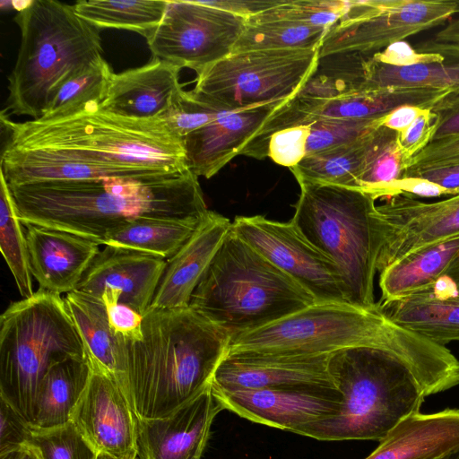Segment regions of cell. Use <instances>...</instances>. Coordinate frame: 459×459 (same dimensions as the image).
<instances>
[{
	"label": "cell",
	"instance_id": "cell-30",
	"mask_svg": "<svg viewBox=\"0 0 459 459\" xmlns=\"http://www.w3.org/2000/svg\"><path fill=\"white\" fill-rule=\"evenodd\" d=\"M203 218H140L111 231L102 245L132 249L168 260L189 239Z\"/></svg>",
	"mask_w": 459,
	"mask_h": 459
},
{
	"label": "cell",
	"instance_id": "cell-21",
	"mask_svg": "<svg viewBox=\"0 0 459 459\" xmlns=\"http://www.w3.org/2000/svg\"><path fill=\"white\" fill-rule=\"evenodd\" d=\"M181 69L152 56L142 66L113 73L100 107L122 117L161 119L184 91L179 82Z\"/></svg>",
	"mask_w": 459,
	"mask_h": 459
},
{
	"label": "cell",
	"instance_id": "cell-36",
	"mask_svg": "<svg viewBox=\"0 0 459 459\" xmlns=\"http://www.w3.org/2000/svg\"><path fill=\"white\" fill-rule=\"evenodd\" d=\"M112 74L110 65L102 58L74 74L57 89L39 118L65 117L91 104L100 105Z\"/></svg>",
	"mask_w": 459,
	"mask_h": 459
},
{
	"label": "cell",
	"instance_id": "cell-48",
	"mask_svg": "<svg viewBox=\"0 0 459 459\" xmlns=\"http://www.w3.org/2000/svg\"><path fill=\"white\" fill-rule=\"evenodd\" d=\"M284 0H212L207 4L246 18L247 20L281 4Z\"/></svg>",
	"mask_w": 459,
	"mask_h": 459
},
{
	"label": "cell",
	"instance_id": "cell-23",
	"mask_svg": "<svg viewBox=\"0 0 459 459\" xmlns=\"http://www.w3.org/2000/svg\"><path fill=\"white\" fill-rule=\"evenodd\" d=\"M446 90L427 88H387L362 91L327 100L299 96L290 103L311 123L316 119L360 120L378 118L403 105L431 108L450 96Z\"/></svg>",
	"mask_w": 459,
	"mask_h": 459
},
{
	"label": "cell",
	"instance_id": "cell-45",
	"mask_svg": "<svg viewBox=\"0 0 459 459\" xmlns=\"http://www.w3.org/2000/svg\"><path fill=\"white\" fill-rule=\"evenodd\" d=\"M368 56L375 62L396 67L434 63L442 61L444 58L437 52H420L405 40L392 43Z\"/></svg>",
	"mask_w": 459,
	"mask_h": 459
},
{
	"label": "cell",
	"instance_id": "cell-18",
	"mask_svg": "<svg viewBox=\"0 0 459 459\" xmlns=\"http://www.w3.org/2000/svg\"><path fill=\"white\" fill-rule=\"evenodd\" d=\"M166 260L135 250L104 246L84 273L76 290L100 298L117 291L120 303L143 315L151 307Z\"/></svg>",
	"mask_w": 459,
	"mask_h": 459
},
{
	"label": "cell",
	"instance_id": "cell-28",
	"mask_svg": "<svg viewBox=\"0 0 459 459\" xmlns=\"http://www.w3.org/2000/svg\"><path fill=\"white\" fill-rule=\"evenodd\" d=\"M459 253V236L419 250L379 273L382 302L433 288Z\"/></svg>",
	"mask_w": 459,
	"mask_h": 459
},
{
	"label": "cell",
	"instance_id": "cell-12",
	"mask_svg": "<svg viewBox=\"0 0 459 459\" xmlns=\"http://www.w3.org/2000/svg\"><path fill=\"white\" fill-rule=\"evenodd\" d=\"M231 229L310 293L316 302L348 301L334 262L310 243L291 220L281 222L262 215L237 216Z\"/></svg>",
	"mask_w": 459,
	"mask_h": 459
},
{
	"label": "cell",
	"instance_id": "cell-51",
	"mask_svg": "<svg viewBox=\"0 0 459 459\" xmlns=\"http://www.w3.org/2000/svg\"><path fill=\"white\" fill-rule=\"evenodd\" d=\"M0 459H42L39 452L30 444H24L0 453Z\"/></svg>",
	"mask_w": 459,
	"mask_h": 459
},
{
	"label": "cell",
	"instance_id": "cell-39",
	"mask_svg": "<svg viewBox=\"0 0 459 459\" xmlns=\"http://www.w3.org/2000/svg\"><path fill=\"white\" fill-rule=\"evenodd\" d=\"M382 118L383 117L360 120H314L310 123L307 155L354 143L380 126Z\"/></svg>",
	"mask_w": 459,
	"mask_h": 459
},
{
	"label": "cell",
	"instance_id": "cell-29",
	"mask_svg": "<svg viewBox=\"0 0 459 459\" xmlns=\"http://www.w3.org/2000/svg\"><path fill=\"white\" fill-rule=\"evenodd\" d=\"M64 299L84 343L86 356L99 363L119 385V339L110 328L105 304L100 299L79 290L67 293Z\"/></svg>",
	"mask_w": 459,
	"mask_h": 459
},
{
	"label": "cell",
	"instance_id": "cell-15",
	"mask_svg": "<svg viewBox=\"0 0 459 459\" xmlns=\"http://www.w3.org/2000/svg\"><path fill=\"white\" fill-rule=\"evenodd\" d=\"M212 392L224 410L255 423L293 433L306 424L336 415L342 402L338 389L327 387Z\"/></svg>",
	"mask_w": 459,
	"mask_h": 459
},
{
	"label": "cell",
	"instance_id": "cell-34",
	"mask_svg": "<svg viewBox=\"0 0 459 459\" xmlns=\"http://www.w3.org/2000/svg\"><path fill=\"white\" fill-rule=\"evenodd\" d=\"M405 161L396 141V132L382 126L372 131L358 178L357 188L383 199L386 187L403 178Z\"/></svg>",
	"mask_w": 459,
	"mask_h": 459
},
{
	"label": "cell",
	"instance_id": "cell-25",
	"mask_svg": "<svg viewBox=\"0 0 459 459\" xmlns=\"http://www.w3.org/2000/svg\"><path fill=\"white\" fill-rule=\"evenodd\" d=\"M459 446V409L415 413L365 459H437Z\"/></svg>",
	"mask_w": 459,
	"mask_h": 459
},
{
	"label": "cell",
	"instance_id": "cell-22",
	"mask_svg": "<svg viewBox=\"0 0 459 459\" xmlns=\"http://www.w3.org/2000/svg\"><path fill=\"white\" fill-rule=\"evenodd\" d=\"M230 230L228 218L208 211L189 239L166 260L151 307H189L195 289Z\"/></svg>",
	"mask_w": 459,
	"mask_h": 459
},
{
	"label": "cell",
	"instance_id": "cell-43",
	"mask_svg": "<svg viewBox=\"0 0 459 459\" xmlns=\"http://www.w3.org/2000/svg\"><path fill=\"white\" fill-rule=\"evenodd\" d=\"M455 164H459V135L430 142L407 162L405 171L423 170Z\"/></svg>",
	"mask_w": 459,
	"mask_h": 459
},
{
	"label": "cell",
	"instance_id": "cell-7",
	"mask_svg": "<svg viewBox=\"0 0 459 459\" xmlns=\"http://www.w3.org/2000/svg\"><path fill=\"white\" fill-rule=\"evenodd\" d=\"M300 195L291 221L336 264L349 302L373 307L380 250L377 200L353 187L297 180Z\"/></svg>",
	"mask_w": 459,
	"mask_h": 459
},
{
	"label": "cell",
	"instance_id": "cell-24",
	"mask_svg": "<svg viewBox=\"0 0 459 459\" xmlns=\"http://www.w3.org/2000/svg\"><path fill=\"white\" fill-rule=\"evenodd\" d=\"M379 304L394 322L437 345L459 342V292L444 277L429 290Z\"/></svg>",
	"mask_w": 459,
	"mask_h": 459
},
{
	"label": "cell",
	"instance_id": "cell-33",
	"mask_svg": "<svg viewBox=\"0 0 459 459\" xmlns=\"http://www.w3.org/2000/svg\"><path fill=\"white\" fill-rule=\"evenodd\" d=\"M328 30L326 28L288 20L247 19L232 52L316 50L320 48Z\"/></svg>",
	"mask_w": 459,
	"mask_h": 459
},
{
	"label": "cell",
	"instance_id": "cell-46",
	"mask_svg": "<svg viewBox=\"0 0 459 459\" xmlns=\"http://www.w3.org/2000/svg\"><path fill=\"white\" fill-rule=\"evenodd\" d=\"M29 433V423L0 398V453L26 444Z\"/></svg>",
	"mask_w": 459,
	"mask_h": 459
},
{
	"label": "cell",
	"instance_id": "cell-8",
	"mask_svg": "<svg viewBox=\"0 0 459 459\" xmlns=\"http://www.w3.org/2000/svg\"><path fill=\"white\" fill-rule=\"evenodd\" d=\"M69 358H86L84 343L61 295L39 289L0 316V398L30 425L40 381Z\"/></svg>",
	"mask_w": 459,
	"mask_h": 459
},
{
	"label": "cell",
	"instance_id": "cell-31",
	"mask_svg": "<svg viewBox=\"0 0 459 459\" xmlns=\"http://www.w3.org/2000/svg\"><path fill=\"white\" fill-rule=\"evenodd\" d=\"M167 0L78 1L76 13L97 29L134 31L145 39L160 24L167 8Z\"/></svg>",
	"mask_w": 459,
	"mask_h": 459
},
{
	"label": "cell",
	"instance_id": "cell-54",
	"mask_svg": "<svg viewBox=\"0 0 459 459\" xmlns=\"http://www.w3.org/2000/svg\"><path fill=\"white\" fill-rule=\"evenodd\" d=\"M96 459H137V451L124 457H116L108 453L99 452L97 454Z\"/></svg>",
	"mask_w": 459,
	"mask_h": 459
},
{
	"label": "cell",
	"instance_id": "cell-38",
	"mask_svg": "<svg viewBox=\"0 0 459 459\" xmlns=\"http://www.w3.org/2000/svg\"><path fill=\"white\" fill-rule=\"evenodd\" d=\"M28 444L38 449L42 459H96V452L70 420L48 429L29 425Z\"/></svg>",
	"mask_w": 459,
	"mask_h": 459
},
{
	"label": "cell",
	"instance_id": "cell-27",
	"mask_svg": "<svg viewBox=\"0 0 459 459\" xmlns=\"http://www.w3.org/2000/svg\"><path fill=\"white\" fill-rule=\"evenodd\" d=\"M91 371L87 357L69 358L51 366L39 383L33 421L29 425L48 429L68 423L86 388Z\"/></svg>",
	"mask_w": 459,
	"mask_h": 459
},
{
	"label": "cell",
	"instance_id": "cell-1",
	"mask_svg": "<svg viewBox=\"0 0 459 459\" xmlns=\"http://www.w3.org/2000/svg\"><path fill=\"white\" fill-rule=\"evenodd\" d=\"M100 106L24 122H13L2 111L7 137L0 172L7 184L151 180L188 169L184 141L164 120L122 117Z\"/></svg>",
	"mask_w": 459,
	"mask_h": 459
},
{
	"label": "cell",
	"instance_id": "cell-6",
	"mask_svg": "<svg viewBox=\"0 0 459 459\" xmlns=\"http://www.w3.org/2000/svg\"><path fill=\"white\" fill-rule=\"evenodd\" d=\"M315 302L310 293L231 229L195 289L189 307L235 336Z\"/></svg>",
	"mask_w": 459,
	"mask_h": 459
},
{
	"label": "cell",
	"instance_id": "cell-4",
	"mask_svg": "<svg viewBox=\"0 0 459 459\" xmlns=\"http://www.w3.org/2000/svg\"><path fill=\"white\" fill-rule=\"evenodd\" d=\"M329 372L342 394L339 412L294 433L322 441L384 440L427 397L410 368L382 350L357 347L331 354Z\"/></svg>",
	"mask_w": 459,
	"mask_h": 459
},
{
	"label": "cell",
	"instance_id": "cell-49",
	"mask_svg": "<svg viewBox=\"0 0 459 459\" xmlns=\"http://www.w3.org/2000/svg\"><path fill=\"white\" fill-rule=\"evenodd\" d=\"M403 177L422 178L440 186L453 195L459 194V164L423 170L405 171Z\"/></svg>",
	"mask_w": 459,
	"mask_h": 459
},
{
	"label": "cell",
	"instance_id": "cell-16",
	"mask_svg": "<svg viewBox=\"0 0 459 459\" xmlns=\"http://www.w3.org/2000/svg\"><path fill=\"white\" fill-rule=\"evenodd\" d=\"M222 410L211 385L165 417L136 419L137 459H201Z\"/></svg>",
	"mask_w": 459,
	"mask_h": 459
},
{
	"label": "cell",
	"instance_id": "cell-10",
	"mask_svg": "<svg viewBox=\"0 0 459 459\" xmlns=\"http://www.w3.org/2000/svg\"><path fill=\"white\" fill-rule=\"evenodd\" d=\"M456 13L459 1H354L325 34L319 57L336 53L369 56L392 43L442 25Z\"/></svg>",
	"mask_w": 459,
	"mask_h": 459
},
{
	"label": "cell",
	"instance_id": "cell-42",
	"mask_svg": "<svg viewBox=\"0 0 459 459\" xmlns=\"http://www.w3.org/2000/svg\"><path fill=\"white\" fill-rule=\"evenodd\" d=\"M100 299L106 306L109 325L116 336L127 341L142 339L143 315L120 303V295L117 291L106 290Z\"/></svg>",
	"mask_w": 459,
	"mask_h": 459
},
{
	"label": "cell",
	"instance_id": "cell-19",
	"mask_svg": "<svg viewBox=\"0 0 459 459\" xmlns=\"http://www.w3.org/2000/svg\"><path fill=\"white\" fill-rule=\"evenodd\" d=\"M287 102L224 111L215 120L184 137L188 169L205 178L217 174L240 154L268 117Z\"/></svg>",
	"mask_w": 459,
	"mask_h": 459
},
{
	"label": "cell",
	"instance_id": "cell-5",
	"mask_svg": "<svg viewBox=\"0 0 459 459\" xmlns=\"http://www.w3.org/2000/svg\"><path fill=\"white\" fill-rule=\"evenodd\" d=\"M14 22L21 40L3 111L37 119L65 81L103 58L100 30L54 0H30Z\"/></svg>",
	"mask_w": 459,
	"mask_h": 459
},
{
	"label": "cell",
	"instance_id": "cell-37",
	"mask_svg": "<svg viewBox=\"0 0 459 459\" xmlns=\"http://www.w3.org/2000/svg\"><path fill=\"white\" fill-rule=\"evenodd\" d=\"M353 2L343 0H284L281 4L249 19H281L330 29L346 14Z\"/></svg>",
	"mask_w": 459,
	"mask_h": 459
},
{
	"label": "cell",
	"instance_id": "cell-9",
	"mask_svg": "<svg viewBox=\"0 0 459 459\" xmlns=\"http://www.w3.org/2000/svg\"><path fill=\"white\" fill-rule=\"evenodd\" d=\"M318 59L319 49L232 52L196 74L189 92L220 111L289 101L312 75Z\"/></svg>",
	"mask_w": 459,
	"mask_h": 459
},
{
	"label": "cell",
	"instance_id": "cell-32",
	"mask_svg": "<svg viewBox=\"0 0 459 459\" xmlns=\"http://www.w3.org/2000/svg\"><path fill=\"white\" fill-rule=\"evenodd\" d=\"M371 133L354 143L307 155L290 169L297 180L357 188Z\"/></svg>",
	"mask_w": 459,
	"mask_h": 459
},
{
	"label": "cell",
	"instance_id": "cell-50",
	"mask_svg": "<svg viewBox=\"0 0 459 459\" xmlns=\"http://www.w3.org/2000/svg\"><path fill=\"white\" fill-rule=\"evenodd\" d=\"M423 107L400 106L383 117L381 126L396 133L403 132L423 112Z\"/></svg>",
	"mask_w": 459,
	"mask_h": 459
},
{
	"label": "cell",
	"instance_id": "cell-17",
	"mask_svg": "<svg viewBox=\"0 0 459 459\" xmlns=\"http://www.w3.org/2000/svg\"><path fill=\"white\" fill-rule=\"evenodd\" d=\"M330 356L227 355L215 372L212 388L223 392L311 386L338 389L328 368Z\"/></svg>",
	"mask_w": 459,
	"mask_h": 459
},
{
	"label": "cell",
	"instance_id": "cell-47",
	"mask_svg": "<svg viewBox=\"0 0 459 459\" xmlns=\"http://www.w3.org/2000/svg\"><path fill=\"white\" fill-rule=\"evenodd\" d=\"M436 116L433 141L459 135V96H448L431 108Z\"/></svg>",
	"mask_w": 459,
	"mask_h": 459
},
{
	"label": "cell",
	"instance_id": "cell-14",
	"mask_svg": "<svg viewBox=\"0 0 459 459\" xmlns=\"http://www.w3.org/2000/svg\"><path fill=\"white\" fill-rule=\"evenodd\" d=\"M87 359L91 376L71 421L96 452L126 456L137 451L136 417L114 378L95 360Z\"/></svg>",
	"mask_w": 459,
	"mask_h": 459
},
{
	"label": "cell",
	"instance_id": "cell-26",
	"mask_svg": "<svg viewBox=\"0 0 459 459\" xmlns=\"http://www.w3.org/2000/svg\"><path fill=\"white\" fill-rule=\"evenodd\" d=\"M417 50L437 52L444 58L434 63L396 67L375 62L369 56L359 54L362 79L360 91L387 88H427L446 90L452 96H459V44L431 40L420 44Z\"/></svg>",
	"mask_w": 459,
	"mask_h": 459
},
{
	"label": "cell",
	"instance_id": "cell-20",
	"mask_svg": "<svg viewBox=\"0 0 459 459\" xmlns=\"http://www.w3.org/2000/svg\"><path fill=\"white\" fill-rule=\"evenodd\" d=\"M24 226L30 273L39 289L58 295L76 290L100 245L67 231Z\"/></svg>",
	"mask_w": 459,
	"mask_h": 459
},
{
	"label": "cell",
	"instance_id": "cell-44",
	"mask_svg": "<svg viewBox=\"0 0 459 459\" xmlns=\"http://www.w3.org/2000/svg\"><path fill=\"white\" fill-rule=\"evenodd\" d=\"M436 116L431 108H426L423 112L407 127L396 133L397 145L400 152L407 162L432 140Z\"/></svg>",
	"mask_w": 459,
	"mask_h": 459
},
{
	"label": "cell",
	"instance_id": "cell-13",
	"mask_svg": "<svg viewBox=\"0 0 459 459\" xmlns=\"http://www.w3.org/2000/svg\"><path fill=\"white\" fill-rule=\"evenodd\" d=\"M377 204V272L426 247L459 236V194L436 202L399 194Z\"/></svg>",
	"mask_w": 459,
	"mask_h": 459
},
{
	"label": "cell",
	"instance_id": "cell-35",
	"mask_svg": "<svg viewBox=\"0 0 459 459\" xmlns=\"http://www.w3.org/2000/svg\"><path fill=\"white\" fill-rule=\"evenodd\" d=\"M8 184L0 172V249L22 299L34 294L26 233Z\"/></svg>",
	"mask_w": 459,
	"mask_h": 459
},
{
	"label": "cell",
	"instance_id": "cell-52",
	"mask_svg": "<svg viewBox=\"0 0 459 459\" xmlns=\"http://www.w3.org/2000/svg\"><path fill=\"white\" fill-rule=\"evenodd\" d=\"M433 40L440 43L459 44V18L451 21L444 29L437 31Z\"/></svg>",
	"mask_w": 459,
	"mask_h": 459
},
{
	"label": "cell",
	"instance_id": "cell-40",
	"mask_svg": "<svg viewBox=\"0 0 459 459\" xmlns=\"http://www.w3.org/2000/svg\"><path fill=\"white\" fill-rule=\"evenodd\" d=\"M222 112L210 108L183 91L169 111L161 117L182 139L219 117Z\"/></svg>",
	"mask_w": 459,
	"mask_h": 459
},
{
	"label": "cell",
	"instance_id": "cell-53",
	"mask_svg": "<svg viewBox=\"0 0 459 459\" xmlns=\"http://www.w3.org/2000/svg\"><path fill=\"white\" fill-rule=\"evenodd\" d=\"M443 277L448 280L454 289L459 292V253L448 265Z\"/></svg>",
	"mask_w": 459,
	"mask_h": 459
},
{
	"label": "cell",
	"instance_id": "cell-3",
	"mask_svg": "<svg viewBox=\"0 0 459 459\" xmlns=\"http://www.w3.org/2000/svg\"><path fill=\"white\" fill-rule=\"evenodd\" d=\"M17 215L102 245L113 230L140 218L201 219L207 212L198 177L189 169L151 179L106 178L8 185Z\"/></svg>",
	"mask_w": 459,
	"mask_h": 459
},
{
	"label": "cell",
	"instance_id": "cell-2",
	"mask_svg": "<svg viewBox=\"0 0 459 459\" xmlns=\"http://www.w3.org/2000/svg\"><path fill=\"white\" fill-rule=\"evenodd\" d=\"M142 333L118 337L120 388L136 419L165 417L209 387L233 336L190 307H150Z\"/></svg>",
	"mask_w": 459,
	"mask_h": 459
},
{
	"label": "cell",
	"instance_id": "cell-11",
	"mask_svg": "<svg viewBox=\"0 0 459 459\" xmlns=\"http://www.w3.org/2000/svg\"><path fill=\"white\" fill-rule=\"evenodd\" d=\"M246 22L204 1H168L162 20L145 39L153 57L198 74L232 52Z\"/></svg>",
	"mask_w": 459,
	"mask_h": 459
},
{
	"label": "cell",
	"instance_id": "cell-41",
	"mask_svg": "<svg viewBox=\"0 0 459 459\" xmlns=\"http://www.w3.org/2000/svg\"><path fill=\"white\" fill-rule=\"evenodd\" d=\"M310 123L296 125L274 133L268 143V157L275 163L291 169L307 155Z\"/></svg>",
	"mask_w": 459,
	"mask_h": 459
},
{
	"label": "cell",
	"instance_id": "cell-55",
	"mask_svg": "<svg viewBox=\"0 0 459 459\" xmlns=\"http://www.w3.org/2000/svg\"><path fill=\"white\" fill-rule=\"evenodd\" d=\"M437 459H459V446L446 453Z\"/></svg>",
	"mask_w": 459,
	"mask_h": 459
}]
</instances>
